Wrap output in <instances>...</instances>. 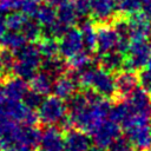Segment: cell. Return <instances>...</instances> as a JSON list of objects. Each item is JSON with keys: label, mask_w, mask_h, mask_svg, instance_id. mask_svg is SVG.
<instances>
[{"label": "cell", "mask_w": 151, "mask_h": 151, "mask_svg": "<svg viewBox=\"0 0 151 151\" xmlns=\"http://www.w3.org/2000/svg\"><path fill=\"white\" fill-rule=\"evenodd\" d=\"M6 29H7V26H6V21L4 18L0 17V41L1 39L4 38V35L6 34Z\"/></svg>", "instance_id": "obj_38"}, {"label": "cell", "mask_w": 151, "mask_h": 151, "mask_svg": "<svg viewBox=\"0 0 151 151\" xmlns=\"http://www.w3.org/2000/svg\"><path fill=\"white\" fill-rule=\"evenodd\" d=\"M147 70L151 71V57H150V60H149V64H147Z\"/></svg>", "instance_id": "obj_41"}, {"label": "cell", "mask_w": 151, "mask_h": 151, "mask_svg": "<svg viewBox=\"0 0 151 151\" xmlns=\"http://www.w3.org/2000/svg\"><path fill=\"white\" fill-rule=\"evenodd\" d=\"M87 151H103V149H101V147H99V146H97V145H96V146H94V147H90V149H88V150H87Z\"/></svg>", "instance_id": "obj_40"}, {"label": "cell", "mask_w": 151, "mask_h": 151, "mask_svg": "<svg viewBox=\"0 0 151 151\" xmlns=\"http://www.w3.org/2000/svg\"><path fill=\"white\" fill-rule=\"evenodd\" d=\"M4 91L6 98L12 100H22L28 92V85L25 79L15 76L6 79L4 84Z\"/></svg>", "instance_id": "obj_18"}, {"label": "cell", "mask_w": 151, "mask_h": 151, "mask_svg": "<svg viewBox=\"0 0 151 151\" xmlns=\"http://www.w3.org/2000/svg\"><path fill=\"white\" fill-rule=\"evenodd\" d=\"M14 51L6 48L4 46L0 47V66L4 70V73H9L13 71V66L15 63V53Z\"/></svg>", "instance_id": "obj_30"}, {"label": "cell", "mask_w": 151, "mask_h": 151, "mask_svg": "<svg viewBox=\"0 0 151 151\" xmlns=\"http://www.w3.org/2000/svg\"><path fill=\"white\" fill-rule=\"evenodd\" d=\"M46 1V4H48V5H51V6H53V7H60L61 5H64V4H66V2H68V1H71V0H45Z\"/></svg>", "instance_id": "obj_37"}, {"label": "cell", "mask_w": 151, "mask_h": 151, "mask_svg": "<svg viewBox=\"0 0 151 151\" xmlns=\"http://www.w3.org/2000/svg\"><path fill=\"white\" fill-rule=\"evenodd\" d=\"M118 11V0H90V14L98 24H107Z\"/></svg>", "instance_id": "obj_12"}, {"label": "cell", "mask_w": 151, "mask_h": 151, "mask_svg": "<svg viewBox=\"0 0 151 151\" xmlns=\"http://www.w3.org/2000/svg\"><path fill=\"white\" fill-rule=\"evenodd\" d=\"M127 34L131 41L147 40L151 37V19L142 11L126 19Z\"/></svg>", "instance_id": "obj_8"}, {"label": "cell", "mask_w": 151, "mask_h": 151, "mask_svg": "<svg viewBox=\"0 0 151 151\" xmlns=\"http://www.w3.org/2000/svg\"><path fill=\"white\" fill-rule=\"evenodd\" d=\"M41 68L48 73H51L53 77H59L65 73L67 66L66 63L60 58V57H53V58H47L42 60L41 63Z\"/></svg>", "instance_id": "obj_25"}, {"label": "cell", "mask_w": 151, "mask_h": 151, "mask_svg": "<svg viewBox=\"0 0 151 151\" xmlns=\"http://www.w3.org/2000/svg\"><path fill=\"white\" fill-rule=\"evenodd\" d=\"M91 65H92V57L90 54V51H87V50L81 51L78 54H76L68 59V66L74 72L83 71V70L90 67Z\"/></svg>", "instance_id": "obj_26"}, {"label": "cell", "mask_w": 151, "mask_h": 151, "mask_svg": "<svg viewBox=\"0 0 151 151\" xmlns=\"http://www.w3.org/2000/svg\"><path fill=\"white\" fill-rule=\"evenodd\" d=\"M22 101H24L27 106H29V107H32V109H39V106H40V104H41V101H42V96H41L40 93L35 92L34 90H31V91L28 90V92H27L26 96L24 97Z\"/></svg>", "instance_id": "obj_32"}, {"label": "cell", "mask_w": 151, "mask_h": 151, "mask_svg": "<svg viewBox=\"0 0 151 151\" xmlns=\"http://www.w3.org/2000/svg\"><path fill=\"white\" fill-rule=\"evenodd\" d=\"M80 31L84 39L85 50L90 52L94 51L97 48V29L94 28V25L90 21H85L81 24Z\"/></svg>", "instance_id": "obj_24"}, {"label": "cell", "mask_w": 151, "mask_h": 151, "mask_svg": "<svg viewBox=\"0 0 151 151\" xmlns=\"http://www.w3.org/2000/svg\"><path fill=\"white\" fill-rule=\"evenodd\" d=\"M139 81L142 87L151 96V71L150 70L142 71V73L139 74Z\"/></svg>", "instance_id": "obj_35"}, {"label": "cell", "mask_w": 151, "mask_h": 151, "mask_svg": "<svg viewBox=\"0 0 151 151\" xmlns=\"http://www.w3.org/2000/svg\"><path fill=\"white\" fill-rule=\"evenodd\" d=\"M79 17H85L90 13V0H73Z\"/></svg>", "instance_id": "obj_36"}, {"label": "cell", "mask_w": 151, "mask_h": 151, "mask_svg": "<svg viewBox=\"0 0 151 151\" xmlns=\"http://www.w3.org/2000/svg\"><path fill=\"white\" fill-rule=\"evenodd\" d=\"M2 151H15V150H13V149H5V150H2Z\"/></svg>", "instance_id": "obj_42"}, {"label": "cell", "mask_w": 151, "mask_h": 151, "mask_svg": "<svg viewBox=\"0 0 151 151\" xmlns=\"http://www.w3.org/2000/svg\"><path fill=\"white\" fill-rule=\"evenodd\" d=\"M26 41H27L26 38L20 31H9V32H6V34L1 39V46L15 52L22 46H25Z\"/></svg>", "instance_id": "obj_22"}, {"label": "cell", "mask_w": 151, "mask_h": 151, "mask_svg": "<svg viewBox=\"0 0 151 151\" xmlns=\"http://www.w3.org/2000/svg\"><path fill=\"white\" fill-rule=\"evenodd\" d=\"M15 53V63L13 66V73L17 77H20L25 80H31L35 73L38 72V68L41 67V53L38 48V46L34 45H25Z\"/></svg>", "instance_id": "obj_4"}, {"label": "cell", "mask_w": 151, "mask_h": 151, "mask_svg": "<svg viewBox=\"0 0 151 151\" xmlns=\"http://www.w3.org/2000/svg\"><path fill=\"white\" fill-rule=\"evenodd\" d=\"M35 1H38V2H40V0H35Z\"/></svg>", "instance_id": "obj_45"}, {"label": "cell", "mask_w": 151, "mask_h": 151, "mask_svg": "<svg viewBox=\"0 0 151 151\" xmlns=\"http://www.w3.org/2000/svg\"><path fill=\"white\" fill-rule=\"evenodd\" d=\"M111 109L107 98L91 88L68 99V117L72 125L87 133H92L104 120L110 118Z\"/></svg>", "instance_id": "obj_1"}, {"label": "cell", "mask_w": 151, "mask_h": 151, "mask_svg": "<svg viewBox=\"0 0 151 151\" xmlns=\"http://www.w3.org/2000/svg\"><path fill=\"white\" fill-rule=\"evenodd\" d=\"M91 147V139L87 132L77 129L67 130L65 136V149L68 151H87Z\"/></svg>", "instance_id": "obj_17"}, {"label": "cell", "mask_w": 151, "mask_h": 151, "mask_svg": "<svg viewBox=\"0 0 151 151\" xmlns=\"http://www.w3.org/2000/svg\"><path fill=\"white\" fill-rule=\"evenodd\" d=\"M72 73L80 86L91 88L105 98H113L117 96L116 78H113L110 71L103 67L90 66L79 72L72 71Z\"/></svg>", "instance_id": "obj_3"}, {"label": "cell", "mask_w": 151, "mask_h": 151, "mask_svg": "<svg viewBox=\"0 0 151 151\" xmlns=\"http://www.w3.org/2000/svg\"><path fill=\"white\" fill-rule=\"evenodd\" d=\"M38 48L42 55V58H53L57 57L59 53V42L55 40L54 37H44L38 42Z\"/></svg>", "instance_id": "obj_23"}, {"label": "cell", "mask_w": 151, "mask_h": 151, "mask_svg": "<svg viewBox=\"0 0 151 151\" xmlns=\"http://www.w3.org/2000/svg\"><path fill=\"white\" fill-rule=\"evenodd\" d=\"M0 113L24 125L35 126L38 120H40L35 109L27 106L22 100H12L5 98L0 101Z\"/></svg>", "instance_id": "obj_5"}, {"label": "cell", "mask_w": 151, "mask_h": 151, "mask_svg": "<svg viewBox=\"0 0 151 151\" xmlns=\"http://www.w3.org/2000/svg\"><path fill=\"white\" fill-rule=\"evenodd\" d=\"M79 83L77 80V78L73 76V73L71 74H61L59 77H57V79L54 80L53 84V93L54 96L64 99V100H68L71 99L77 91Z\"/></svg>", "instance_id": "obj_15"}, {"label": "cell", "mask_w": 151, "mask_h": 151, "mask_svg": "<svg viewBox=\"0 0 151 151\" xmlns=\"http://www.w3.org/2000/svg\"><path fill=\"white\" fill-rule=\"evenodd\" d=\"M151 57V45L147 40L131 41L127 52L125 53L124 67L130 71H140L147 66Z\"/></svg>", "instance_id": "obj_7"}, {"label": "cell", "mask_w": 151, "mask_h": 151, "mask_svg": "<svg viewBox=\"0 0 151 151\" xmlns=\"http://www.w3.org/2000/svg\"><path fill=\"white\" fill-rule=\"evenodd\" d=\"M38 8H39V2L35 0H24L21 6V11L28 17H34Z\"/></svg>", "instance_id": "obj_34"}, {"label": "cell", "mask_w": 151, "mask_h": 151, "mask_svg": "<svg viewBox=\"0 0 151 151\" xmlns=\"http://www.w3.org/2000/svg\"><path fill=\"white\" fill-rule=\"evenodd\" d=\"M67 111L68 106H66L64 99L54 96L42 99L38 110V114L40 122L45 125H61L68 118Z\"/></svg>", "instance_id": "obj_6"}, {"label": "cell", "mask_w": 151, "mask_h": 151, "mask_svg": "<svg viewBox=\"0 0 151 151\" xmlns=\"http://www.w3.org/2000/svg\"><path fill=\"white\" fill-rule=\"evenodd\" d=\"M136 150L137 149L129 139H124L120 137L106 149V151H136Z\"/></svg>", "instance_id": "obj_31"}, {"label": "cell", "mask_w": 151, "mask_h": 151, "mask_svg": "<svg viewBox=\"0 0 151 151\" xmlns=\"http://www.w3.org/2000/svg\"><path fill=\"white\" fill-rule=\"evenodd\" d=\"M20 32L24 34V37L26 38V40L28 42H35V41H39L41 39L42 27L37 20L33 21V20L28 19Z\"/></svg>", "instance_id": "obj_28"}, {"label": "cell", "mask_w": 151, "mask_h": 151, "mask_svg": "<svg viewBox=\"0 0 151 151\" xmlns=\"http://www.w3.org/2000/svg\"><path fill=\"white\" fill-rule=\"evenodd\" d=\"M84 47L85 45L80 28L71 27L60 37L59 53L65 59H70L79 52L84 51Z\"/></svg>", "instance_id": "obj_9"}, {"label": "cell", "mask_w": 151, "mask_h": 151, "mask_svg": "<svg viewBox=\"0 0 151 151\" xmlns=\"http://www.w3.org/2000/svg\"><path fill=\"white\" fill-rule=\"evenodd\" d=\"M6 97H5V91H4V85L1 84V81H0V101L1 100H4Z\"/></svg>", "instance_id": "obj_39"}, {"label": "cell", "mask_w": 151, "mask_h": 151, "mask_svg": "<svg viewBox=\"0 0 151 151\" xmlns=\"http://www.w3.org/2000/svg\"><path fill=\"white\" fill-rule=\"evenodd\" d=\"M119 33L117 28L109 24H99L97 28V52L101 55L117 48Z\"/></svg>", "instance_id": "obj_11"}, {"label": "cell", "mask_w": 151, "mask_h": 151, "mask_svg": "<svg viewBox=\"0 0 151 151\" xmlns=\"http://www.w3.org/2000/svg\"><path fill=\"white\" fill-rule=\"evenodd\" d=\"M110 118L123 125L125 130L149 124L151 120V96L143 87H138L111 109Z\"/></svg>", "instance_id": "obj_2"}, {"label": "cell", "mask_w": 151, "mask_h": 151, "mask_svg": "<svg viewBox=\"0 0 151 151\" xmlns=\"http://www.w3.org/2000/svg\"><path fill=\"white\" fill-rule=\"evenodd\" d=\"M139 77L136 76L133 71L126 70L124 72H119L116 77V87H117V96L123 99L130 96L133 91L138 88Z\"/></svg>", "instance_id": "obj_16"}, {"label": "cell", "mask_w": 151, "mask_h": 151, "mask_svg": "<svg viewBox=\"0 0 151 151\" xmlns=\"http://www.w3.org/2000/svg\"><path fill=\"white\" fill-rule=\"evenodd\" d=\"M91 134L94 145L101 149H107L113 142H116L120 137L119 123L111 118H107Z\"/></svg>", "instance_id": "obj_10"}, {"label": "cell", "mask_w": 151, "mask_h": 151, "mask_svg": "<svg viewBox=\"0 0 151 151\" xmlns=\"http://www.w3.org/2000/svg\"><path fill=\"white\" fill-rule=\"evenodd\" d=\"M125 64V54L119 52L118 50H113L100 57V66L107 71L117 72L119 71Z\"/></svg>", "instance_id": "obj_20"}, {"label": "cell", "mask_w": 151, "mask_h": 151, "mask_svg": "<svg viewBox=\"0 0 151 151\" xmlns=\"http://www.w3.org/2000/svg\"><path fill=\"white\" fill-rule=\"evenodd\" d=\"M27 20H28L27 14H25L24 12H17V11L8 12L7 17L5 18L6 26L9 31H21L25 24L27 22Z\"/></svg>", "instance_id": "obj_27"}, {"label": "cell", "mask_w": 151, "mask_h": 151, "mask_svg": "<svg viewBox=\"0 0 151 151\" xmlns=\"http://www.w3.org/2000/svg\"><path fill=\"white\" fill-rule=\"evenodd\" d=\"M127 139L139 151H146L151 147V126L149 124L136 125L126 129Z\"/></svg>", "instance_id": "obj_14"}, {"label": "cell", "mask_w": 151, "mask_h": 151, "mask_svg": "<svg viewBox=\"0 0 151 151\" xmlns=\"http://www.w3.org/2000/svg\"><path fill=\"white\" fill-rule=\"evenodd\" d=\"M143 9L142 0H118V11L124 15H132Z\"/></svg>", "instance_id": "obj_29"}, {"label": "cell", "mask_w": 151, "mask_h": 151, "mask_svg": "<svg viewBox=\"0 0 151 151\" xmlns=\"http://www.w3.org/2000/svg\"><path fill=\"white\" fill-rule=\"evenodd\" d=\"M63 151H68V150H66V149H64V150H63Z\"/></svg>", "instance_id": "obj_44"}, {"label": "cell", "mask_w": 151, "mask_h": 151, "mask_svg": "<svg viewBox=\"0 0 151 151\" xmlns=\"http://www.w3.org/2000/svg\"><path fill=\"white\" fill-rule=\"evenodd\" d=\"M24 0H0V12H12L21 8Z\"/></svg>", "instance_id": "obj_33"}, {"label": "cell", "mask_w": 151, "mask_h": 151, "mask_svg": "<svg viewBox=\"0 0 151 151\" xmlns=\"http://www.w3.org/2000/svg\"><path fill=\"white\" fill-rule=\"evenodd\" d=\"M38 147L40 151H63L65 149V137L61 130L54 125H47L40 134Z\"/></svg>", "instance_id": "obj_13"}, {"label": "cell", "mask_w": 151, "mask_h": 151, "mask_svg": "<svg viewBox=\"0 0 151 151\" xmlns=\"http://www.w3.org/2000/svg\"><path fill=\"white\" fill-rule=\"evenodd\" d=\"M2 73H4V70H2V67H1V66H0V76H1V74H2Z\"/></svg>", "instance_id": "obj_43"}, {"label": "cell", "mask_w": 151, "mask_h": 151, "mask_svg": "<svg viewBox=\"0 0 151 151\" xmlns=\"http://www.w3.org/2000/svg\"><path fill=\"white\" fill-rule=\"evenodd\" d=\"M57 17H58L57 9H54V7L48 5V4L39 6L38 11H37V13L34 15L35 20L41 25V27L46 28L47 31L55 24Z\"/></svg>", "instance_id": "obj_21"}, {"label": "cell", "mask_w": 151, "mask_h": 151, "mask_svg": "<svg viewBox=\"0 0 151 151\" xmlns=\"http://www.w3.org/2000/svg\"><path fill=\"white\" fill-rule=\"evenodd\" d=\"M53 84H54V77L44 70L37 72L35 76L31 79V88L40 93L41 96L50 94L53 91Z\"/></svg>", "instance_id": "obj_19"}]
</instances>
